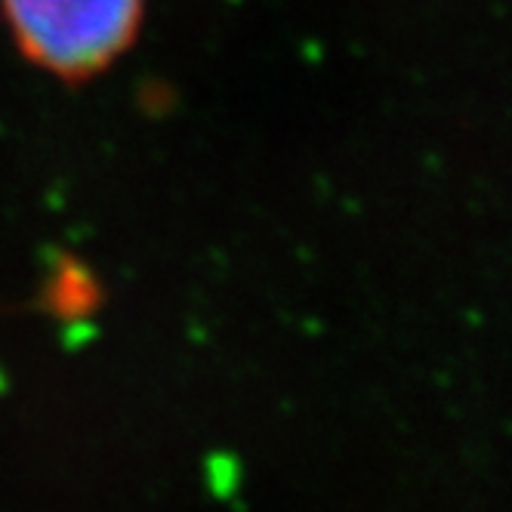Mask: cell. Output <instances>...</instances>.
Returning a JSON list of instances; mask_svg holds the SVG:
<instances>
[{"label":"cell","instance_id":"obj_1","mask_svg":"<svg viewBox=\"0 0 512 512\" xmlns=\"http://www.w3.org/2000/svg\"><path fill=\"white\" fill-rule=\"evenodd\" d=\"M145 16L149 0H0L13 50L65 87L112 71L136 47Z\"/></svg>","mask_w":512,"mask_h":512}]
</instances>
